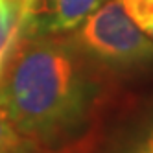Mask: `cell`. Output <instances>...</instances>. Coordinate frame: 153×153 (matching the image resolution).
<instances>
[{
    "instance_id": "obj_1",
    "label": "cell",
    "mask_w": 153,
    "mask_h": 153,
    "mask_svg": "<svg viewBox=\"0 0 153 153\" xmlns=\"http://www.w3.org/2000/svg\"><path fill=\"white\" fill-rule=\"evenodd\" d=\"M100 70L72 37L30 33L0 74V109L41 153H65L100 113Z\"/></svg>"
},
{
    "instance_id": "obj_2",
    "label": "cell",
    "mask_w": 153,
    "mask_h": 153,
    "mask_svg": "<svg viewBox=\"0 0 153 153\" xmlns=\"http://www.w3.org/2000/svg\"><path fill=\"white\" fill-rule=\"evenodd\" d=\"M74 42L109 70L142 68L153 63V39L126 13L120 0H105L76 28Z\"/></svg>"
},
{
    "instance_id": "obj_3",
    "label": "cell",
    "mask_w": 153,
    "mask_h": 153,
    "mask_svg": "<svg viewBox=\"0 0 153 153\" xmlns=\"http://www.w3.org/2000/svg\"><path fill=\"white\" fill-rule=\"evenodd\" d=\"M105 0H37L35 33H63L76 30Z\"/></svg>"
},
{
    "instance_id": "obj_4",
    "label": "cell",
    "mask_w": 153,
    "mask_h": 153,
    "mask_svg": "<svg viewBox=\"0 0 153 153\" xmlns=\"http://www.w3.org/2000/svg\"><path fill=\"white\" fill-rule=\"evenodd\" d=\"M0 153H41L0 109Z\"/></svg>"
},
{
    "instance_id": "obj_5",
    "label": "cell",
    "mask_w": 153,
    "mask_h": 153,
    "mask_svg": "<svg viewBox=\"0 0 153 153\" xmlns=\"http://www.w3.org/2000/svg\"><path fill=\"white\" fill-rule=\"evenodd\" d=\"M114 153H153V114L148 116Z\"/></svg>"
},
{
    "instance_id": "obj_6",
    "label": "cell",
    "mask_w": 153,
    "mask_h": 153,
    "mask_svg": "<svg viewBox=\"0 0 153 153\" xmlns=\"http://www.w3.org/2000/svg\"><path fill=\"white\" fill-rule=\"evenodd\" d=\"M131 20L153 39V0H120Z\"/></svg>"
}]
</instances>
